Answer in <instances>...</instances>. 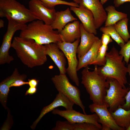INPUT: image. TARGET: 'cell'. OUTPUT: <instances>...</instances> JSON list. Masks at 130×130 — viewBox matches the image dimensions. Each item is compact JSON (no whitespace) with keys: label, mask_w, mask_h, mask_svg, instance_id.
I'll return each mask as SVG.
<instances>
[{"label":"cell","mask_w":130,"mask_h":130,"mask_svg":"<svg viewBox=\"0 0 130 130\" xmlns=\"http://www.w3.org/2000/svg\"><path fill=\"white\" fill-rule=\"evenodd\" d=\"M0 10L8 20L22 24L38 20L29 9L16 0H0Z\"/></svg>","instance_id":"cell-5"},{"label":"cell","mask_w":130,"mask_h":130,"mask_svg":"<svg viewBox=\"0 0 130 130\" xmlns=\"http://www.w3.org/2000/svg\"><path fill=\"white\" fill-rule=\"evenodd\" d=\"M37 91V88L36 87H30L26 91L25 94V95H32L35 93Z\"/></svg>","instance_id":"cell-36"},{"label":"cell","mask_w":130,"mask_h":130,"mask_svg":"<svg viewBox=\"0 0 130 130\" xmlns=\"http://www.w3.org/2000/svg\"><path fill=\"white\" fill-rule=\"evenodd\" d=\"M51 80L58 92L68 97L75 104L80 107L84 114H86L85 107L80 98L79 90L71 84L65 74L55 75L52 78Z\"/></svg>","instance_id":"cell-8"},{"label":"cell","mask_w":130,"mask_h":130,"mask_svg":"<svg viewBox=\"0 0 130 130\" xmlns=\"http://www.w3.org/2000/svg\"><path fill=\"white\" fill-rule=\"evenodd\" d=\"M36 20L26 25L21 30L19 36L32 39L40 45L62 41L59 32L53 29L51 25Z\"/></svg>","instance_id":"cell-3"},{"label":"cell","mask_w":130,"mask_h":130,"mask_svg":"<svg viewBox=\"0 0 130 130\" xmlns=\"http://www.w3.org/2000/svg\"><path fill=\"white\" fill-rule=\"evenodd\" d=\"M39 81L35 78H32L28 80V84L30 87H36Z\"/></svg>","instance_id":"cell-34"},{"label":"cell","mask_w":130,"mask_h":130,"mask_svg":"<svg viewBox=\"0 0 130 130\" xmlns=\"http://www.w3.org/2000/svg\"><path fill=\"white\" fill-rule=\"evenodd\" d=\"M18 58L28 67L42 65L47 58L45 45H40L31 39L15 37L11 45Z\"/></svg>","instance_id":"cell-1"},{"label":"cell","mask_w":130,"mask_h":130,"mask_svg":"<svg viewBox=\"0 0 130 130\" xmlns=\"http://www.w3.org/2000/svg\"><path fill=\"white\" fill-rule=\"evenodd\" d=\"M78 7L70 6L71 10L75 13L81 21L84 29L95 35L97 34L94 16L91 12L81 1Z\"/></svg>","instance_id":"cell-13"},{"label":"cell","mask_w":130,"mask_h":130,"mask_svg":"<svg viewBox=\"0 0 130 130\" xmlns=\"http://www.w3.org/2000/svg\"><path fill=\"white\" fill-rule=\"evenodd\" d=\"M52 113L61 116L72 123H90L95 125L101 130L102 125L99 123L98 117L95 113L88 115L82 114L73 109L62 110L57 108L53 110Z\"/></svg>","instance_id":"cell-10"},{"label":"cell","mask_w":130,"mask_h":130,"mask_svg":"<svg viewBox=\"0 0 130 130\" xmlns=\"http://www.w3.org/2000/svg\"><path fill=\"white\" fill-rule=\"evenodd\" d=\"M74 2L79 4L81 2V0H73Z\"/></svg>","instance_id":"cell-40"},{"label":"cell","mask_w":130,"mask_h":130,"mask_svg":"<svg viewBox=\"0 0 130 130\" xmlns=\"http://www.w3.org/2000/svg\"><path fill=\"white\" fill-rule=\"evenodd\" d=\"M100 30L103 33L109 34L120 47L125 43L116 30L114 25L101 27Z\"/></svg>","instance_id":"cell-25"},{"label":"cell","mask_w":130,"mask_h":130,"mask_svg":"<svg viewBox=\"0 0 130 130\" xmlns=\"http://www.w3.org/2000/svg\"><path fill=\"white\" fill-rule=\"evenodd\" d=\"M121 47L119 53L123 56L124 61L127 65L130 59V39Z\"/></svg>","instance_id":"cell-28"},{"label":"cell","mask_w":130,"mask_h":130,"mask_svg":"<svg viewBox=\"0 0 130 130\" xmlns=\"http://www.w3.org/2000/svg\"><path fill=\"white\" fill-rule=\"evenodd\" d=\"M74 104V103L68 97L62 93L58 92L53 101L43 108L39 116L33 122L31 128L34 129L39 122L45 114L58 107L62 106L65 108L66 110H72L73 109Z\"/></svg>","instance_id":"cell-14"},{"label":"cell","mask_w":130,"mask_h":130,"mask_svg":"<svg viewBox=\"0 0 130 130\" xmlns=\"http://www.w3.org/2000/svg\"><path fill=\"white\" fill-rule=\"evenodd\" d=\"M72 15L71 10L67 8L64 11L56 12L54 19L51 24L53 29L59 32L69 22L77 20Z\"/></svg>","instance_id":"cell-20"},{"label":"cell","mask_w":130,"mask_h":130,"mask_svg":"<svg viewBox=\"0 0 130 130\" xmlns=\"http://www.w3.org/2000/svg\"><path fill=\"white\" fill-rule=\"evenodd\" d=\"M28 5L29 9L38 20L46 24L51 25L56 13L55 8L47 7L39 0H31Z\"/></svg>","instance_id":"cell-12"},{"label":"cell","mask_w":130,"mask_h":130,"mask_svg":"<svg viewBox=\"0 0 130 130\" xmlns=\"http://www.w3.org/2000/svg\"><path fill=\"white\" fill-rule=\"evenodd\" d=\"M108 49V46L102 44L99 49L96 58L90 65L104 66L105 64L106 55Z\"/></svg>","instance_id":"cell-26"},{"label":"cell","mask_w":130,"mask_h":130,"mask_svg":"<svg viewBox=\"0 0 130 130\" xmlns=\"http://www.w3.org/2000/svg\"><path fill=\"white\" fill-rule=\"evenodd\" d=\"M28 82H25L21 79H18L12 84L10 87H19L25 84H28Z\"/></svg>","instance_id":"cell-33"},{"label":"cell","mask_w":130,"mask_h":130,"mask_svg":"<svg viewBox=\"0 0 130 130\" xmlns=\"http://www.w3.org/2000/svg\"><path fill=\"white\" fill-rule=\"evenodd\" d=\"M81 40L77 50L78 59L82 58L90 49L94 43L99 39L93 33L87 31L80 23Z\"/></svg>","instance_id":"cell-18"},{"label":"cell","mask_w":130,"mask_h":130,"mask_svg":"<svg viewBox=\"0 0 130 130\" xmlns=\"http://www.w3.org/2000/svg\"><path fill=\"white\" fill-rule=\"evenodd\" d=\"M90 111L95 113L99 117L98 122L102 125V130H124L116 123L107 106L105 104H93L89 106Z\"/></svg>","instance_id":"cell-11"},{"label":"cell","mask_w":130,"mask_h":130,"mask_svg":"<svg viewBox=\"0 0 130 130\" xmlns=\"http://www.w3.org/2000/svg\"><path fill=\"white\" fill-rule=\"evenodd\" d=\"M95 65L92 71L89 70L88 66L83 70L81 83L93 103L102 105L107 90L109 87V83L107 78L101 73L98 65Z\"/></svg>","instance_id":"cell-2"},{"label":"cell","mask_w":130,"mask_h":130,"mask_svg":"<svg viewBox=\"0 0 130 130\" xmlns=\"http://www.w3.org/2000/svg\"><path fill=\"white\" fill-rule=\"evenodd\" d=\"M59 33L62 41L73 42L80 38V23L77 20L68 23Z\"/></svg>","instance_id":"cell-19"},{"label":"cell","mask_w":130,"mask_h":130,"mask_svg":"<svg viewBox=\"0 0 130 130\" xmlns=\"http://www.w3.org/2000/svg\"><path fill=\"white\" fill-rule=\"evenodd\" d=\"M101 129L95 125L90 123L74 124L73 130H100Z\"/></svg>","instance_id":"cell-29"},{"label":"cell","mask_w":130,"mask_h":130,"mask_svg":"<svg viewBox=\"0 0 130 130\" xmlns=\"http://www.w3.org/2000/svg\"><path fill=\"white\" fill-rule=\"evenodd\" d=\"M26 75L20 74L18 69H15L12 74L3 80L0 84V100L3 106L6 108V104L8 93L11 84L17 80L21 79L25 80L26 78Z\"/></svg>","instance_id":"cell-17"},{"label":"cell","mask_w":130,"mask_h":130,"mask_svg":"<svg viewBox=\"0 0 130 130\" xmlns=\"http://www.w3.org/2000/svg\"><path fill=\"white\" fill-rule=\"evenodd\" d=\"M8 21L7 31L3 36L0 48V65L9 64L14 60V58L9 53L13 37L16 31L22 30L26 25V24H20L11 20Z\"/></svg>","instance_id":"cell-9"},{"label":"cell","mask_w":130,"mask_h":130,"mask_svg":"<svg viewBox=\"0 0 130 130\" xmlns=\"http://www.w3.org/2000/svg\"><path fill=\"white\" fill-rule=\"evenodd\" d=\"M44 45L46 54L51 58L58 67L60 74H65L66 61L64 52L59 48L56 43H52Z\"/></svg>","instance_id":"cell-16"},{"label":"cell","mask_w":130,"mask_h":130,"mask_svg":"<svg viewBox=\"0 0 130 130\" xmlns=\"http://www.w3.org/2000/svg\"><path fill=\"white\" fill-rule=\"evenodd\" d=\"M106 62L103 66L98 67L101 73L107 78H114L118 81L124 88L128 83L126 77L128 68L123 61V56L113 46L110 51L107 52Z\"/></svg>","instance_id":"cell-4"},{"label":"cell","mask_w":130,"mask_h":130,"mask_svg":"<svg viewBox=\"0 0 130 130\" xmlns=\"http://www.w3.org/2000/svg\"><path fill=\"white\" fill-rule=\"evenodd\" d=\"M47 7L49 8H54L58 5H64L72 6L78 7L79 5L75 2H68L62 0H39Z\"/></svg>","instance_id":"cell-27"},{"label":"cell","mask_w":130,"mask_h":130,"mask_svg":"<svg viewBox=\"0 0 130 130\" xmlns=\"http://www.w3.org/2000/svg\"><path fill=\"white\" fill-rule=\"evenodd\" d=\"M0 17L1 18L5 17L4 13L1 10H0Z\"/></svg>","instance_id":"cell-38"},{"label":"cell","mask_w":130,"mask_h":130,"mask_svg":"<svg viewBox=\"0 0 130 130\" xmlns=\"http://www.w3.org/2000/svg\"><path fill=\"white\" fill-rule=\"evenodd\" d=\"M4 26V22L3 20L1 19L0 20V28L3 27Z\"/></svg>","instance_id":"cell-37"},{"label":"cell","mask_w":130,"mask_h":130,"mask_svg":"<svg viewBox=\"0 0 130 130\" xmlns=\"http://www.w3.org/2000/svg\"><path fill=\"white\" fill-rule=\"evenodd\" d=\"M100 39L102 44L108 46L109 43L113 42L110 36L106 33H103Z\"/></svg>","instance_id":"cell-32"},{"label":"cell","mask_w":130,"mask_h":130,"mask_svg":"<svg viewBox=\"0 0 130 130\" xmlns=\"http://www.w3.org/2000/svg\"><path fill=\"white\" fill-rule=\"evenodd\" d=\"M102 4L103 5L109 0H100Z\"/></svg>","instance_id":"cell-39"},{"label":"cell","mask_w":130,"mask_h":130,"mask_svg":"<svg viewBox=\"0 0 130 130\" xmlns=\"http://www.w3.org/2000/svg\"><path fill=\"white\" fill-rule=\"evenodd\" d=\"M128 73L130 76V64L128 65ZM125 103L121 107L127 110L130 109V84L129 90L125 97Z\"/></svg>","instance_id":"cell-31"},{"label":"cell","mask_w":130,"mask_h":130,"mask_svg":"<svg viewBox=\"0 0 130 130\" xmlns=\"http://www.w3.org/2000/svg\"><path fill=\"white\" fill-rule=\"evenodd\" d=\"M115 7L114 6L109 5L105 8L107 17L104 26L114 25L119 21L127 17V14L117 11Z\"/></svg>","instance_id":"cell-23"},{"label":"cell","mask_w":130,"mask_h":130,"mask_svg":"<svg viewBox=\"0 0 130 130\" xmlns=\"http://www.w3.org/2000/svg\"><path fill=\"white\" fill-rule=\"evenodd\" d=\"M110 113L116 124L126 130L130 124V109L127 110L120 107Z\"/></svg>","instance_id":"cell-22"},{"label":"cell","mask_w":130,"mask_h":130,"mask_svg":"<svg viewBox=\"0 0 130 130\" xmlns=\"http://www.w3.org/2000/svg\"><path fill=\"white\" fill-rule=\"evenodd\" d=\"M102 44L101 39H99L94 43L91 48L83 57L78 59L77 71L90 65L96 58L99 49Z\"/></svg>","instance_id":"cell-21"},{"label":"cell","mask_w":130,"mask_h":130,"mask_svg":"<svg viewBox=\"0 0 130 130\" xmlns=\"http://www.w3.org/2000/svg\"><path fill=\"white\" fill-rule=\"evenodd\" d=\"M83 5L93 14L96 28L98 29L105 22L107 14L100 0H81Z\"/></svg>","instance_id":"cell-15"},{"label":"cell","mask_w":130,"mask_h":130,"mask_svg":"<svg viewBox=\"0 0 130 130\" xmlns=\"http://www.w3.org/2000/svg\"><path fill=\"white\" fill-rule=\"evenodd\" d=\"M129 20L127 17L124 18L114 25L116 30L125 43L130 39V34L128 27Z\"/></svg>","instance_id":"cell-24"},{"label":"cell","mask_w":130,"mask_h":130,"mask_svg":"<svg viewBox=\"0 0 130 130\" xmlns=\"http://www.w3.org/2000/svg\"><path fill=\"white\" fill-rule=\"evenodd\" d=\"M107 78L110 86L106 91L104 104L107 106L109 111L111 112L125 104V97L129 88H124L115 79Z\"/></svg>","instance_id":"cell-6"},{"label":"cell","mask_w":130,"mask_h":130,"mask_svg":"<svg viewBox=\"0 0 130 130\" xmlns=\"http://www.w3.org/2000/svg\"><path fill=\"white\" fill-rule=\"evenodd\" d=\"M80 41L78 39L73 42L64 41L56 43L59 48L64 53L67 60L68 66L66 73L70 78L77 86L79 85V78L77 74V68L78 61L77 59V50Z\"/></svg>","instance_id":"cell-7"},{"label":"cell","mask_w":130,"mask_h":130,"mask_svg":"<svg viewBox=\"0 0 130 130\" xmlns=\"http://www.w3.org/2000/svg\"><path fill=\"white\" fill-rule=\"evenodd\" d=\"M126 130H130V124L128 127V128L126 129Z\"/></svg>","instance_id":"cell-41"},{"label":"cell","mask_w":130,"mask_h":130,"mask_svg":"<svg viewBox=\"0 0 130 130\" xmlns=\"http://www.w3.org/2000/svg\"><path fill=\"white\" fill-rule=\"evenodd\" d=\"M126 2H130V0H114L113 3L115 7H118Z\"/></svg>","instance_id":"cell-35"},{"label":"cell","mask_w":130,"mask_h":130,"mask_svg":"<svg viewBox=\"0 0 130 130\" xmlns=\"http://www.w3.org/2000/svg\"><path fill=\"white\" fill-rule=\"evenodd\" d=\"M74 124L67 120L62 121H57L55 126L52 130H73Z\"/></svg>","instance_id":"cell-30"}]
</instances>
